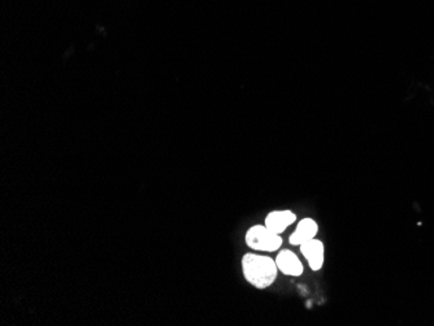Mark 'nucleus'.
<instances>
[{"label":"nucleus","mask_w":434,"mask_h":326,"mask_svg":"<svg viewBox=\"0 0 434 326\" xmlns=\"http://www.w3.org/2000/svg\"><path fill=\"white\" fill-rule=\"evenodd\" d=\"M317 233H319V224L316 222V220L311 218H304L298 222L293 234L289 238V242L292 246L299 247L305 242L316 238Z\"/></svg>","instance_id":"obj_6"},{"label":"nucleus","mask_w":434,"mask_h":326,"mask_svg":"<svg viewBox=\"0 0 434 326\" xmlns=\"http://www.w3.org/2000/svg\"><path fill=\"white\" fill-rule=\"evenodd\" d=\"M276 264L279 267V271L290 277H299L304 272L303 264L299 260L298 255L290 250L279 251L276 256Z\"/></svg>","instance_id":"obj_4"},{"label":"nucleus","mask_w":434,"mask_h":326,"mask_svg":"<svg viewBox=\"0 0 434 326\" xmlns=\"http://www.w3.org/2000/svg\"><path fill=\"white\" fill-rule=\"evenodd\" d=\"M299 250L314 272H320L323 269L326 262V246L323 240L317 238L310 240L301 245Z\"/></svg>","instance_id":"obj_3"},{"label":"nucleus","mask_w":434,"mask_h":326,"mask_svg":"<svg viewBox=\"0 0 434 326\" xmlns=\"http://www.w3.org/2000/svg\"><path fill=\"white\" fill-rule=\"evenodd\" d=\"M245 242L251 250L261 252H276L283 246V237L276 234L265 225H254L251 227L245 236Z\"/></svg>","instance_id":"obj_2"},{"label":"nucleus","mask_w":434,"mask_h":326,"mask_svg":"<svg viewBox=\"0 0 434 326\" xmlns=\"http://www.w3.org/2000/svg\"><path fill=\"white\" fill-rule=\"evenodd\" d=\"M240 264L245 280L259 290L271 287L280 272L274 259L255 252L245 253Z\"/></svg>","instance_id":"obj_1"},{"label":"nucleus","mask_w":434,"mask_h":326,"mask_svg":"<svg viewBox=\"0 0 434 326\" xmlns=\"http://www.w3.org/2000/svg\"><path fill=\"white\" fill-rule=\"evenodd\" d=\"M296 221V215L290 209H281V211H272L264 221V225L268 229H271L272 231H274L276 234H283L286 229L290 225H293Z\"/></svg>","instance_id":"obj_5"}]
</instances>
